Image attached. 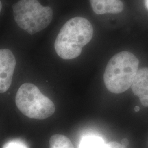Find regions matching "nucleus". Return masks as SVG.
Here are the masks:
<instances>
[{"label": "nucleus", "instance_id": "1", "mask_svg": "<svg viewBox=\"0 0 148 148\" xmlns=\"http://www.w3.org/2000/svg\"><path fill=\"white\" fill-rule=\"evenodd\" d=\"M93 35V28L89 21L82 17L71 18L59 32L54 42L55 51L63 59L77 58L82 48L90 41Z\"/></svg>", "mask_w": 148, "mask_h": 148}, {"label": "nucleus", "instance_id": "2", "mask_svg": "<svg viewBox=\"0 0 148 148\" xmlns=\"http://www.w3.org/2000/svg\"><path fill=\"white\" fill-rule=\"evenodd\" d=\"M139 60L132 53L123 51L111 58L106 66L104 82L111 93L120 94L132 84L139 67Z\"/></svg>", "mask_w": 148, "mask_h": 148}, {"label": "nucleus", "instance_id": "3", "mask_svg": "<svg viewBox=\"0 0 148 148\" xmlns=\"http://www.w3.org/2000/svg\"><path fill=\"white\" fill-rule=\"evenodd\" d=\"M16 104L25 116L37 120L51 116L56 110L53 101L31 83H25L19 87L16 95Z\"/></svg>", "mask_w": 148, "mask_h": 148}, {"label": "nucleus", "instance_id": "4", "mask_svg": "<svg viewBox=\"0 0 148 148\" xmlns=\"http://www.w3.org/2000/svg\"><path fill=\"white\" fill-rule=\"evenodd\" d=\"M16 59L12 52L8 49H0V93L10 88L14 70Z\"/></svg>", "mask_w": 148, "mask_h": 148}, {"label": "nucleus", "instance_id": "5", "mask_svg": "<svg viewBox=\"0 0 148 148\" xmlns=\"http://www.w3.org/2000/svg\"><path fill=\"white\" fill-rule=\"evenodd\" d=\"M131 88L134 95L139 98L142 104L148 107V68L138 70Z\"/></svg>", "mask_w": 148, "mask_h": 148}, {"label": "nucleus", "instance_id": "6", "mask_svg": "<svg viewBox=\"0 0 148 148\" xmlns=\"http://www.w3.org/2000/svg\"><path fill=\"white\" fill-rule=\"evenodd\" d=\"M93 11L97 14H117L121 12L123 4L121 0H90Z\"/></svg>", "mask_w": 148, "mask_h": 148}, {"label": "nucleus", "instance_id": "7", "mask_svg": "<svg viewBox=\"0 0 148 148\" xmlns=\"http://www.w3.org/2000/svg\"><path fill=\"white\" fill-rule=\"evenodd\" d=\"M106 144L102 138L94 135H87L82 138L79 148H104Z\"/></svg>", "mask_w": 148, "mask_h": 148}, {"label": "nucleus", "instance_id": "8", "mask_svg": "<svg viewBox=\"0 0 148 148\" xmlns=\"http://www.w3.org/2000/svg\"><path fill=\"white\" fill-rule=\"evenodd\" d=\"M49 148H75L69 138L62 134L53 135L49 140Z\"/></svg>", "mask_w": 148, "mask_h": 148}, {"label": "nucleus", "instance_id": "9", "mask_svg": "<svg viewBox=\"0 0 148 148\" xmlns=\"http://www.w3.org/2000/svg\"><path fill=\"white\" fill-rule=\"evenodd\" d=\"M2 148H28L26 144L20 139H13L5 143Z\"/></svg>", "mask_w": 148, "mask_h": 148}, {"label": "nucleus", "instance_id": "10", "mask_svg": "<svg viewBox=\"0 0 148 148\" xmlns=\"http://www.w3.org/2000/svg\"><path fill=\"white\" fill-rule=\"evenodd\" d=\"M104 148H127L126 147L123 146L121 143L116 142H111L106 144Z\"/></svg>", "mask_w": 148, "mask_h": 148}, {"label": "nucleus", "instance_id": "11", "mask_svg": "<svg viewBox=\"0 0 148 148\" xmlns=\"http://www.w3.org/2000/svg\"><path fill=\"white\" fill-rule=\"evenodd\" d=\"M122 145H123L125 147H127V145L129 144V140L127 138H123L121 141Z\"/></svg>", "mask_w": 148, "mask_h": 148}, {"label": "nucleus", "instance_id": "12", "mask_svg": "<svg viewBox=\"0 0 148 148\" xmlns=\"http://www.w3.org/2000/svg\"><path fill=\"white\" fill-rule=\"evenodd\" d=\"M134 110H135V112H136L139 111V110H140V107L138 106H136L135 108H134Z\"/></svg>", "mask_w": 148, "mask_h": 148}, {"label": "nucleus", "instance_id": "13", "mask_svg": "<svg viewBox=\"0 0 148 148\" xmlns=\"http://www.w3.org/2000/svg\"><path fill=\"white\" fill-rule=\"evenodd\" d=\"M145 5L148 10V0H145Z\"/></svg>", "mask_w": 148, "mask_h": 148}, {"label": "nucleus", "instance_id": "14", "mask_svg": "<svg viewBox=\"0 0 148 148\" xmlns=\"http://www.w3.org/2000/svg\"><path fill=\"white\" fill-rule=\"evenodd\" d=\"M2 2L1 1H0V13H1V11L2 10Z\"/></svg>", "mask_w": 148, "mask_h": 148}]
</instances>
